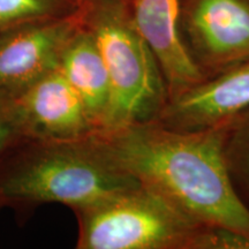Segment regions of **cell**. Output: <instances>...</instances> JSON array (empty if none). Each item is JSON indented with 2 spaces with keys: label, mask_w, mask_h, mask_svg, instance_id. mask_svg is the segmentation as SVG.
Instances as JSON below:
<instances>
[{
  "label": "cell",
  "mask_w": 249,
  "mask_h": 249,
  "mask_svg": "<svg viewBox=\"0 0 249 249\" xmlns=\"http://www.w3.org/2000/svg\"><path fill=\"white\" fill-rule=\"evenodd\" d=\"M105 160L192 219L249 236V213L233 192L223 156V127L167 128L156 120L96 133Z\"/></svg>",
  "instance_id": "1"
},
{
  "label": "cell",
  "mask_w": 249,
  "mask_h": 249,
  "mask_svg": "<svg viewBox=\"0 0 249 249\" xmlns=\"http://www.w3.org/2000/svg\"><path fill=\"white\" fill-rule=\"evenodd\" d=\"M138 185L105 160L92 136L79 141L29 138L0 164V204L18 213L48 203L75 211Z\"/></svg>",
  "instance_id": "2"
},
{
  "label": "cell",
  "mask_w": 249,
  "mask_h": 249,
  "mask_svg": "<svg viewBox=\"0 0 249 249\" xmlns=\"http://www.w3.org/2000/svg\"><path fill=\"white\" fill-rule=\"evenodd\" d=\"M77 14L110 75V112L99 133L155 120L167 102L166 85L136 26L133 0H80Z\"/></svg>",
  "instance_id": "3"
},
{
  "label": "cell",
  "mask_w": 249,
  "mask_h": 249,
  "mask_svg": "<svg viewBox=\"0 0 249 249\" xmlns=\"http://www.w3.org/2000/svg\"><path fill=\"white\" fill-rule=\"evenodd\" d=\"M73 213L77 249H200L208 226L141 185Z\"/></svg>",
  "instance_id": "4"
},
{
  "label": "cell",
  "mask_w": 249,
  "mask_h": 249,
  "mask_svg": "<svg viewBox=\"0 0 249 249\" xmlns=\"http://www.w3.org/2000/svg\"><path fill=\"white\" fill-rule=\"evenodd\" d=\"M178 28L204 81L249 60V0H179Z\"/></svg>",
  "instance_id": "5"
},
{
  "label": "cell",
  "mask_w": 249,
  "mask_h": 249,
  "mask_svg": "<svg viewBox=\"0 0 249 249\" xmlns=\"http://www.w3.org/2000/svg\"><path fill=\"white\" fill-rule=\"evenodd\" d=\"M80 27L77 12L38 21L0 35V98H14L49 71Z\"/></svg>",
  "instance_id": "6"
},
{
  "label": "cell",
  "mask_w": 249,
  "mask_h": 249,
  "mask_svg": "<svg viewBox=\"0 0 249 249\" xmlns=\"http://www.w3.org/2000/svg\"><path fill=\"white\" fill-rule=\"evenodd\" d=\"M13 101L31 139L79 141L96 134L82 101L58 68L39 77Z\"/></svg>",
  "instance_id": "7"
},
{
  "label": "cell",
  "mask_w": 249,
  "mask_h": 249,
  "mask_svg": "<svg viewBox=\"0 0 249 249\" xmlns=\"http://www.w3.org/2000/svg\"><path fill=\"white\" fill-rule=\"evenodd\" d=\"M249 107V60L167 99L156 121L176 130L216 127Z\"/></svg>",
  "instance_id": "8"
},
{
  "label": "cell",
  "mask_w": 249,
  "mask_h": 249,
  "mask_svg": "<svg viewBox=\"0 0 249 249\" xmlns=\"http://www.w3.org/2000/svg\"><path fill=\"white\" fill-rule=\"evenodd\" d=\"M136 26L163 74L167 99L203 82L179 35V0H133Z\"/></svg>",
  "instance_id": "9"
},
{
  "label": "cell",
  "mask_w": 249,
  "mask_h": 249,
  "mask_svg": "<svg viewBox=\"0 0 249 249\" xmlns=\"http://www.w3.org/2000/svg\"><path fill=\"white\" fill-rule=\"evenodd\" d=\"M58 70L82 101L96 133L104 130L111 107V81L91 34L79 29L62 52Z\"/></svg>",
  "instance_id": "10"
},
{
  "label": "cell",
  "mask_w": 249,
  "mask_h": 249,
  "mask_svg": "<svg viewBox=\"0 0 249 249\" xmlns=\"http://www.w3.org/2000/svg\"><path fill=\"white\" fill-rule=\"evenodd\" d=\"M219 124L227 176L236 198L249 213V107Z\"/></svg>",
  "instance_id": "11"
},
{
  "label": "cell",
  "mask_w": 249,
  "mask_h": 249,
  "mask_svg": "<svg viewBox=\"0 0 249 249\" xmlns=\"http://www.w3.org/2000/svg\"><path fill=\"white\" fill-rule=\"evenodd\" d=\"M80 0H0V35L38 21L75 14Z\"/></svg>",
  "instance_id": "12"
},
{
  "label": "cell",
  "mask_w": 249,
  "mask_h": 249,
  "mask_svg": "<svg viewBox=\"0 0 249 249\" xmlns=\"http://www.w3.org/2000/svg\"><path fill=\"white\" fill-rule=\"evenodd\" d=\"M27 139L29 136L13 98H0V164Z\"/></svg>",
  "instance_id": "13"
},
{
  "label": "cell",
  "mask_w": 249,
  "mask_h": 249,
  "mask_svg": "<svg viewBox=\"0 0 249 249\" xmlns=\"http://www.w3.org/2000/svg\"><path fill=\"white\" fill-rule=\"evenodd\" d=\"M2 209V205L1 204H0V210H1Z\"/></svg>",
  "instance_id": "14"
}]
</instances>
